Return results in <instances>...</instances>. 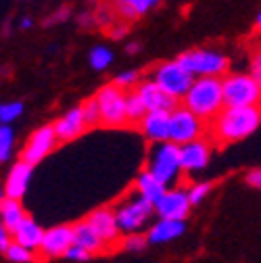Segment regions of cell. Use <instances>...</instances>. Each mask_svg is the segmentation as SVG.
<instances>
[{"mask_svg":"<svg viewBox=\"0 0 261 263\" xmlns=\"http://www.w3.org/2000/svg\"><path fill=\"white\" fill-rule=\"evenodd\" d=\"M182 101L186 109H190L203 121H215L217 115L226 109L221 80L219 78H197Z\"/></svg>","mask_w":261,"mask_h":263,"instance_id":"1","label":"cell"},{"mask_svg":"<svg viewBox=\"0 0 261 263\" xmlns=\"http://www.w3.org/2000/svg\"><path fill=\"white\" fill-rule=\"evenodd\" d=\"M261 125V107H226L213 121V132L221 142H238L249 138Z\"/></svg>","mask_w":261,"mask_h":263,"instance_id":"2","label":"cell"},{"mask_svg":"<svg viewBox=\"0 0 261 263\" xmlns=\"http://www.w3.org/2000/svg\"><path fill=\"white\" fill-rule=\"evenodd\" d=\"M21 113H23V103H19V101L3 103V105H0V121H3V125L13 123L15 119L21 117Z\"/></svg>","mask_w":261,"mask_h":263,"instance_id":"29","label":"cell"},{"mask_svg":"<svg viewBox=\"0 0 261 263\" xmlns=\"http://www.w3.org/2000/svg\"><path fill=\"white\" fill-rule=\"evenodd\" d=\"M146 238L140 236V234H127L125 240H123V249L129 251V253H140L144 247H146Z\"/></svg>","mask_w":261,"mask_h":263,"instance_id":"32","label":"cell"},{"mask_svg":"<svg viewBox=\"0 0 261 263\" xmlns=\"http://www.w3.org/2000/svg\"><path fill=\"white\" fill-rule=\"evenodd\" d=\"M13 142H15L13 127L11 125H3V127H0V161H3V163H7L11 159Z\"/></svg>","mask_w":261,"mask_h":263,"instance_id":"28","label":"cell"},{"mask_svg":"<svg viewBox=\"0 0 261 263\" xmlns=\"http://www.w3.org/2000/svg\"><path fill=\"white\" fill-rule=\"evenodd\" d=\"M178 61L194 78H219L228 69V59L217 50H205V48L186 50L178 57Z\"/></svg>","mask_w":261,"mask_h":263,"instance_id":"5","label":"cell"},{"mask_svg":"<svg viewBox=\"0 0 261 263\" xmlns=\"http://www.w3.org/2000/svg\"><path fill=\"white\" fill-rule=\"evenodd\" d=\"M88 61H90V67L96 69V71H103L107 69L109 65L113 63V52L107 48V46H94L88 54Z\"/></svg>","mask_w":261,"mask_h":263,"instance_id":"25","label":"cell"},{"mask_svg":"<svg viewBox=\"0 0 261 263\" xmlns=\"http://www.w3.org/2000/svg\"><path fill=\"white\" fill-rule=\"evenodd\" d=\"M96 101L101 107V119L107 127H119L127 123V92L119 86L109 84L96 92Z\"/></svg>","mask_w":261,"mask_h":263,"instance_id":"7","label":"cell"},{"mask_svg":"<svg viewBox=\"0 0 261 263\" xmlns=\"http://www.w3.org/2000/svg\"><path fill=\"white\" fill-rule=\"evenodd\" d=\"M209 192H211V184H207V182H201V184L190 186V188H188V196H190L192 207L199 205V203H203V199H205Z\"/></svg>","mask_w":261,"mask_h":263,"instance_id":"31","label":"cell"},{"mask_svg":"<svg viewBox=\"0 0 261 263\" xmlns=\"http://www.w3.org/2000/svg\"><path fill=\"white\" fill-rule=\"evenodd\" d=\"M96 15H92V13H82L80 15V25H84V27H90V25H94L96 23Z\"/></svg>","mask_w":261,"mask_h":263,"instance_id":"39","label":"cell"},{"mask_svg":"<svg viewBox=\"0 0 261 263\" xmlns=\"http://www.w3.org/2000/svg\"><path fill=\"white\" fill-rule=\"evenodd\" d=\"M140 127H142V134L155 144L170 142L172 113H146V117L140 121Z\"/></svg>","mask_w":261,"mask_h":263,"instance_id":"17","label":"cell"},{"mask_svg":"<svg viewBox=\"0 0 261 263\" xmlns=\"http://www.w3.org/2000/svg\"><path fill=\"white\" fill-rule=\"evenodd\" d=\"M226 107H259L261 88L251 73H228L221 80Z\"/></svg>","mask_w":261,"mask_h":263,"instance_id":"4","label":"cell"},{"mask_svg":"<svg viewBox=\"0 0 261 263\" xmlns=\"http://www.w3.org/2000/svg\"><path fill=\"white\" fill-rule=\"evenodd\" d=\"M140 50V42H129V44H125V52H129V54H136Z\"/></svg>","mask_w":261,"mask_h":263,"instance_id":"41","label":"cell"},{"mask_svg":"<svg viewBox=\"0 0 261 263\" xmlns=\"http://www.w3.org/2000/svg\"><path fill=\"white\" fill-rule=\"evenodd\" d=\"M73 245H76L73 242V226H54V228L46 230L42 247H40V255L44 259L65 257Z\"/></svg>","mask_w":261,"mask_h":263,"instance_id":"12","label":"cell"},{"mask_svg":"<svg viewBox=\"0 0 261 263\" xmlns=\"http://www.w3.org/2000/svg\"><path fill=\"white\" fill-rule=\"evenodd\" d=\"M194 78L188 69H184L180 61H165V63H159L157 69L153 71V82L163 88L170 96H174L176 101H180V98H184L188 94V90L192 88L194 84Z\"/></svg>","mask_w":261,"mask_h":263,"instance_id":"6","label":"cell"},{"mask_svg":"<svg viewBox=\"0 0 261 263\" xmlns=\"http://www.w3.org/2000/svg\"><path fill=\"white\" fill-rule=\"evenodd\" d=\"M82 113H84V119H86V125L88 127H94V125L103 123V119H101V107H99L96 96L94 98H88V101L82 105Z\"/></svg>","mask_w":261,"mask_h":263,"instance_id":"27","label":"cell"},{"mask_svg":"<svg viewBox=\"0 0 261 263\" xmlns=\"http://www.w3.org/2000/svg\"><path fill=\"white\" fill-rule=\"evenodd\" d=\"M136 92L140 94L142 103L148 113H174L178 109V101L174 96H170L163 88H159L153 80L138 84Z\"/></svg>","mask_w":261,"mask_h":263,"instance_id":"13","label":"cell"},{"mask_svg":"<svg viewBox=\"0 0 261 263\" xmlns=\"http://www.w3.org/2000/svg\"><path fill=\"white\" fill-rule=\"evenodd\" d=\"M125 31H127L125 25H115V27H113V38H117V40L123 38V36H125Z\"/></svg>","mask_w":261,"mask_h":263,"instance_id":"40","label":"cell"},{"mask_svg":"<svg viewBox=\"0 0 261 263\" xmlns=\"http://www.w3.org/2000/svg\"><path fill=\"white\" fill-rule=\"evenodd\" d=\"M57 142H59V138H57L54 125H42V127H38L34 134L29 136V140H27V144H25V148H23L21 161L29 163L31 167L38 165L42 159H46V157L54 151Z\"/></svg>","mask_w":261,"mask_h":263,"instance_id":"10","label":"cell"},{"mask_svg":"<svg viewBox=\"0 0 261 263\" xmlns=\"http://www.w3.org/2000/svg\"><path fill=\"white\" fill-rule=\"evenodd\" d=\"M180 151H182V170L186 174H199L207 167L209 157H211V148L205 140L188 142V144L180 146Z\"/></svg>","mask_w":261,"mask_h":263,"instance_id":"15","label":"cell"},{"mask_svg":"<svg viewBox=\"0 0 261 263\" xmlns=\"http://www.w3.org/2000/svg\"><path fill=\"white\" fill-rule=\"evenodd\" d=\"M136 188H138V194H140V199L148 201L151 205H157L163 196L167 194V188L163 186L151 172H142L136 180Z\"/></svg>","mask_w":261,"mask_h":263,"instance_id":"22","label":"cell"},{"mask_svg":"<svg viewBox=\"0 0 261 263\" xmlns=\"http://www.w3.org/2000/svg\"><path fill=\"white\" fill-rule=\"evenodd\" d=\"M73 242H76V247L88 251L90 255L92 253H101L107 247L105 240L99 236V232H96V230L88 223V219L73 226Z\"/></svg>","mask_w":261,"mask_h":263,"instance_id":"21","label":"cell"},{"mask_svg":"<svg viewBox=\"0 0 261 263\" xmlns=\"http://www.w3.org/2000/svg\"><path fill=\"white\" fill-rule=\"evenodd\" d=\"M65 257H67L69 261H76V263H84V261H88V259H90V253L73 245V247L67 251V255H65Z\"/></svg>","mask_w":261,"mask_h":263,"instance_id":"35","label":"cell"},{"mask_svg":"<svg viewBox=\"0 0 261 263\" xmlns=\"http://www.w3.org/2000/svg\"><path fill=\"white\" fill-rule=\"evenodd\" d=\"M52 125H54L59 142H69V140L80 138L84 132H86V127H88L86 125V119H84V113H82V107L69 109L63 117H59Z\"/></svg>","mask_w":261,"mask_h":263,"instance_id":"16","label":"cell"},{"mask_svg":"<svg viewBox=\"0 0 261 263\" xmlns=\"http://www.w3.org/2000/svg\"><path fill=\"white\" fill-rule=\"evenodd\" d=\"M155 211V205H151L144 199H132L123 205H119L115 209V217L119 223V230L125 234H138V230H142V226L148 221L151 213Z\"/></svg>","mask_w":261,"mask_h":263,"instance_id":"9","label":"cell"},{"mask_svg":"<svg viewBox=\"0 0 261 263\" xmlns=\"http://www.w3.org/2000/svg\"><path fill=\"white\" fill-rule=\"evenodd\" d=\"M247 184H249L251 188L261 190V170H253V172H249V174H247Z\"/></svg>","mask_w":261,"mask_h":263,"instance_id":"38","label":"cell"},{"mask_svg":"<svg viewBox=\"0 0 261 263\" xmlns=\"http://www.w3.org/2000/svg\"><path fill=\"white\" fill-rule=\"evenodd\" d=\"M255 23H257V27L261 29V11H259V15H257V21H255Z\"/></svg>","mask_w":261,"mask_h":263,"instance_id":"43","label":"cell"},{"mask_svg":"<svg viewBox=\"0 0 261 263\" xmlns=\"http://www.w3.org/2000/svg\"><path fill=\"white\" fill-rule=\"evenodd\" d=\"M136 82H138V73L136 71H121V73H117V78H115V86H119L121 90H125V88H132V86H136Z\"/></svg>","mask_w":261,"mask_h":263,"instance_id":"33","label":"cell"},{"mask_svg":"<svg viewBox=\"0 0 261 263\" xmlns=\"http://www.w3.org/2000/svg\"><path fill=\"white\" fill-rule=\"evenodd\" d=\"M88 223L99 232V236L105 240V245H113L119 236V223H117V217H115V211L103 207V209H96L90 213L88 217Z\"/></svg>","mask_w":261,"mask_h":263,"instance_id":"18","label":"cell"},{"mask_svg":"<svg viewBox=\"0 0 261 263\" xmlns=\"http://www.w3.org/2000/svg\"><path fill=\"white\" fill-rule=\"evenodd\" d=\"M157 5H159V0H117L115 9L121 17L134 19V17H140V15L148 13Z\"/></svg>","mask_w":261,"mask_h":263,"instance_id":"24","label":"cell"},{"mask_svg":"<svg viewBox=\"0 0 261 263\" xmlns=\"http://www.w3.org/2000/svg\"><path fill=\"white\" fill-rule=\"evenodd\" d=\"M31 25H34V21H31L29 17H23V19H21V23H19V27H21V29H29Z\"/></svg>","mask_w":261,"mask_h":263,"instance_id":"42","label":"cell"},{"mask_svg":"<svg viewBox=\"0 0 261 263\" xmlns=\"http://www.w3.org/2000/svg\"><path fill=\"white\" fill-rule=\"evenodd\" d=\"M5 257H7L9 261H13V263H31V261L36 259L34 251H29V249H25V247H21V245H17V242L11 245V249L5 253Z\"/></svg>","mask_w":261,"mask_h":263,"instance_id":"30","label":"cell"},{"mask_svg":"<svg viewBox=\"0 0 261 263\" xmlns=\"http://www.w3.org/2000/svg\"><path fill=\"white\" fill-rule=\"evenodd\" d=\"M44 234H46V230H42L40 223H36L31 217H25L19 223V228L13 232V238H15L13 242H17V245H21V247H25L29 251H40Z\"/></svg>","mask_w":261,"mask_h":263,"instance_id":"19","label":"cell"},{"mask_svg":"<svg viewBox=\"0 0 261 263\" xmlns=\"http://www.w3.org/2000/svg\"><path fill=\"white\" fill-rule=\"evenodd\" d=\"M255 80H257V84H259V88H261V48H257L255 52H253V57H251V71H249Z\"/></svg>","mask_w":261,"mask_h":263,"instance_id":"34","label":"cell"},{"mask_svg":"<svg viewBox=\"0 0 261 263\" xmlns=\"http://www.w3.org/2000/svg\"><path fill=\"white\" fill-rule=\"evenodd\" d=\"M146 172H151L163 186L170 188L180 180L182 170V151L174 142H161L155 144L148 155Z\"/></svg>","mask_w":261,"mask_h":263,"instance_id":"3","label":"cell"},{"mask_svg":"<svg viewBox=\"0 0 261 263\" xmlns=\"http://www.w3.org/2000/svg\"><path fill=\"white\" fill-rule=\"evenodd\" d=\"M31 176H34V167L25 161H17L11 167V172L7 176V182H5V199L21 201L25 196V192H27V188H29Z\"/></svg>","mask_w":261,"mask_h":263,"instance_id":"14","label":"cell"},{"mask_svg":"<svg viewBox=\"0 0 261 263\" xmlns=\"http://www.w3.org/2000/svg\"><path fill=\"white\" fill-rule=\"evenodd\" d=\"M69 7H61L54 15H50L46 21H44V25H54V23H61V21H67V17H69Z\"/></svg>","mask_w":261,"mask_h":263,"instance_id":"36","label":"cell"},{"mask_svg":"<svg viewBox=\"0 0 261 263\" xmlns=\"http://www.w3.org/2000/svg\"><path fill=\"white\" fill-rule=\"evenodd\" d=\"M146 107L142 103L140 94L134 90V92H127V119L129 121H142L146 117Z\"/></svg>","mask_w":261,"mask_h":263,"instance_id":"26","label":"cell"},{"mask_svg":"<svg viewBox=\"0 0 261 263\" xmlns=\"http://www.w3.org/2000/svg\"><path fill=\"white\" fill-rule=\"evenodd\" d=\"M186 232V221H174V219H159L146 234L148 245H163L180 238Z\"/></svg>","mask_w":261,"mask_h":263,"instance_id":"20","label":"cell"},{"mask_svg":"<svg viewBox=\"0 0 261 263\" xmlns=\"http://www.w3.org/2000/svg\"><path fill=\"white\" fill-rule=\"evenodd\" d=\"M0 217H3V223L0 226H5L9 232L13 234L15 230L19 228V223L27 217L21 203L19 201H13V199H5L3 196V205H0Z\"/></svg>","mask_w":261,"mask_h":263,"instance_id":"23","label":"cell"},{"mask_svg":"<svg viewBox=\"0 0 261 263\" xmlns=\"http://www.w3.org/2000/svg\"><path fill=\"white\" fill-rule=\"evenodd\" d=\"M11 232H9V230L5 228V226H0V251H3V253H7L9 249H11Z\"/></svg>","mask_w":261,"mask_h":263,"instance_id":"37","label":"cell"},{"mask_svg":"<svg viewBox=\"0 0 261 263\" xmlns=\"http://www.w3.org/2000/svg\"><path fill=\"white\" fill-rule=\"evenodd\" d=\"M190 196H188V190H180V188H174V190H167V194L155 205V213L161 217V219H174V221H184L190 213Z\"/></svg>","mask_w":261,"mask_h":263,"instance_id":"11","label":"cell"},{"mask_svg":"<svg viewBox=\"0 0 261 263\" xmlns=\"http://www.w3.org/2000/svg\"><path fill=\"white\" fill-rule=\"evenodd\" d=\"M203 136V119L197 117L190 109H186L184 105L178 107L172 113V132H170V142L184 146L188 142L201 140Z\"/></svg>","mask_w":261,"mask_h":263,"instance_id":"8","label":"cell"}]
</instances>
